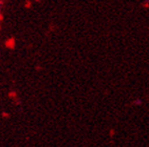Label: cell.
<instances>
[{
    "label": "cell",
    "mask_w": 149,
    "mask_h": 147,
    "mask_svg": "<svg viewBox=\"0 0 149 147\" xmlns=\"http://www.w3.org/2000/svg\"><path fill=\"white\" fill-rule=\"evenodd\" d=\"M2 5H3V2H2V1H0V10H1V8H2Z\"/></svg>",
    "instance_id": "6da1fadb"
}]
</instances>
